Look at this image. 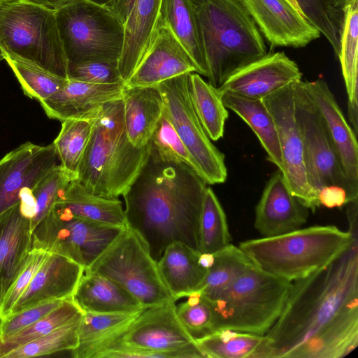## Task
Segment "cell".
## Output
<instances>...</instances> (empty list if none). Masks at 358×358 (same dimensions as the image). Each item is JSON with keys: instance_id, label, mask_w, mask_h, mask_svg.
I'll return each instance as SVG.
<instances>
[{"instance_id": "obj_21", "label": "cell", "mask_w": 358, "mask_h": 358, "mask_svg": "<svg viewBox=\"0 0 358 358\" xmlns=\"http://www.w3.org/2000/svg\"><path fill=\"white\" fill-rule=\"evenodd\" d=\"M84 270L68 257L49 253L9 315L43 302L71 298Z\"/></svg>"}, {"instance_id": "obj_14", "label": "cell", "mask_w": 358, "mask_h": 358, "mask_svg": "<svg viewBox=\"0 0 358 358\" xmlns=\"http://www.w3.org/2000/svg\"><path fill=\"white\" fill-rule=\"evenodd\" d=\"M115 342L145 350L181 352L188 358H206L179 320L175 301L145 309L108 345Z\"/></svg>"}, {"instance_id": "obj_32", "label": "cell", "mask_w": 358, "mask_h": 358, "mask_svg": "<svg viewBox=\"0 0 358 358\" xmlns=\"http://www.w3.org/2000/svg\"><path fill=\"white\" fill-rule=\"evenodd\" d=\"M206 358H273L266 336L230 329H217L196 340Z\"/></svg>"}, {"instance_id": "obj_26", "label": "cell", "mask_w": 358, "mask_h": 358, "mask_svg": "<svg viewBox=\"0 0 358 358\" xmlns=\"http://www.w3.org/2000/svg\"><path fill=\"white\" fill-rule=\"evenodd\" d=\"M124 122L129 141L136 148L149 144L164 111L156 87H125L122 92Z\"/></svg>"}, {"instance_id": "obj_47", "label": "cell", "mask_w": 358, "mask_h": 358, "mask_svg": "<svg viewBox=\"0 0 358 358\" xmlns=\"http://www.w3.org/2000/svg\"><path fill=\"white\" fill-rule=\"evenodd\" d=\"M63 301L52 300L43 302L3 318L0 329V338L11 336L38 322L59 307Z\"/></svg>"}, {"instance_id": "obj_16", "label": "cell", "mask_w": 358, "mask_h": 358, "mask_svg": "<svg viewBox=\"0 0 358 358\" xmlns=\"http://www.w3.org/2000/svg\"><path fill=\"white\" fill-rule=\"evenodd\" d=\"M262 36L272 47L303 48L319 30L286 0H243Z\"/></svg>"}, {"instance_id": "obj_45", "label": "cell", "mask_w": 358, "mask_h": 358, "mask_svg": "<svg viewBox=\"0 0 358 358\" xmlns=\"http://www.w3.org/2000/svg\"><path fill=\"white\" fill-rule=\"evenodd\" d=\"M50 252L31 249L17 277L10 287L0 306V315L6 318L24 292L37 271L46 260Z\"/></svg>"}, {"instance_id": "obj_42", "label": "cell", "mask_w": 358, "mask_h": 358, "mask_svg": "<svg viewBox=\"0 0 358 358\" xmlns=\"http://www.w3.org/2000/svg\"><path fill=\"white\" fill-rule=\"evenodd\" d=\"M77 178L57 165L32 189L36 203V211L30 222L31 231L50 212L67 185Z\"/></svg>"}, {"instance_id": "obj_53", "label": "cell", "mask_w": 358, "mask_h": 358, "mask_svg": "<svg viewBox=\"0 0 358 358\" xmlns=\"http://www.w3.org/2000/svg\"><path fill=\"white\" fill-rule=\"evenodd\" d=\"M101 5H106L110 0H90Z\"/></svg>"}, {"instance_id": "obj_29", "label": "cell", "mask_w": 358, "mask_h": 358, "mask_svg": "<svg viewBox=\"0 0 358 358\" xmlns=\"http://www.w3.org/2000/svg\"><path fill=\"white\" fill-rule=\"evenodd\" d=\"M144 310L133 313H83L78 330L79 345L71 350L72 357L94 358L113 340L124 333Z\"/></svg>"}, {"instance_id": "obj_38", "label": "cell", "mask_w": 358, "mask_h": 358, "mask_svg": "<svg viewBox=\"0 0 358 358\" xmlns=\"http://www.w3.org/2000/svg\"><path fill=\"white\" fill-rule=\"evenodd\" d=\"M83 312L71 298L38 322L6 338H0V358L10 351L41 338L82 315Z\"/></svg>"}, {"instance_id": "obj_9", "label": "cell", "mask_w": 358, "mask_h": 358, "mask_svg": "<svg viewBox=\"0 0 358 358\" xmlns=\"http://www.w3.org/2000/svg\"><path fill=\"white\" fill-rule=\"evenodd\" d=\"M84 271L110 278L145 308L176 302L162 278L157 262L140 236L128 227Z\"/></svg>"}, {"instance_id": "obj_31", "label": "cell", "mask_w": 358, "mask_h": 358, "mask_svg": "<svg viewBox=\"0 0 358 358\" xmlns=\"http://www.w3.org/2000/svg\"><path fill=\"white\" fill-rule=\"evenodd\" d=\"M221 95L225 107L236 113L251 128L265 150L268 160L282 172V158L276 125L263 101L229 92Z\"/></svg>"}, {"instance_id": "obj_22", "label": "cell", "mask_w": 358, "mask_h": 358, "mask_svg": "<svg viewBox=\"0 0 358 358\" xmlns=\"http://www.w3.org/2000/svg\"><path fill=\"white\" fill-rule=\"evenodd\" d=\"M124 83L97 84L66 80L64 85L40 101L49 118L61 122L85 116L102 105L122 98Z\"/></svg>"}, {"instance_id": "obj_30", "label": "cell", "mask_w": 358, "mask_h": 358, "mask_svg": "<svg viewBox=\"0 0 358 358\" xmlns=\"http://www.w3.org/2000/svg\"><path fill=\"white\" fill-rule=\"evenodd\" d=\"M158 22L172 31L194 62L198 73L206 77L196 0H162Z\"/></svg>"}, {"instance_id": "obj_41", "label": "cell", "mask_w": 358, "mask_h": 358, "mask_svg": "<svg viewBox=\"0 0 358 358\" xmlns=\"http://www.w3.org/2000/svg\"><path fill=\"white\" fill-rule=\"evenodd\" d=\"M81 316L82 315L46 335L10 351L3 358L45 357L76 348L79 345L78 330Z\"/></svg>"}, {"instance_id": "obj_50", "label": "cell", "mask_w": 358, "mask_h": 358, "mask_svg": "<svg viewBox=\"0 0 358 358\" xmlns=\"http://www.w3.org/2000/svg\"><path fill=\"white\" fill-rule=\"evenodd\" d=\"M52 10L60 8L76 0H29Z\"/></svg>"}, {"instance_id": "obj_43", "label": "cell", "mask_w": 358, "mask_h": 358, "mask_svg": "<svg viewBox=\"0 0 358 358\" xmlns=\"http://www.w3.org/2000/svg\"><path fill=\"white\" fill-rule=\"evenodd\" d=\"M150 145L159 157L167 162L184 163L195 171L194 163L167 117L164 110L150 139Z\"/></svg>"}, {"instance_id": "obj_12", "label": "cell", "mask_w": 358, "mask_h": 358, "mask_svg": "<svg viewBox=\"0 0 358 358\" xmlns=\"http://www.w3.org/2000/svg\"><path fill=\"white\" fill-rule=\"evenodd\" d=\"M294 108L310 186L318 194L324 186L339 185L346 190L349 202L358 199L345 177L324 120L302 80L295 83Z\"/></svg>"}, {"instance_id": "obj_54", "label": "cell", "mask_w": 358, "mask_h": 358, "mask_svg": "<svg viewBox=\"0 0 358 358\" xmlns=\"http://www.w3.org/2000/svg\"><path fill=\"white\" fill-rule=\"evenodd\" d=\"M4 59V54L2 50L0 48V62Z\"/></svg>"}, {"instance_id": "obj_18", "label": "cell", "mask_w": 358, "mask_h": 358, "mask_svg": "<svg viewBox=\"0 0 358 358\" xmlns=\"http://www.w3.org/2000/svg\"><path fill=\"white\" fill-rule=\"evenodd\" d=\"M193 72L198 73V70L189 55L172 31L157 22L146 52L124 86L155 87L163 81Z\"/></svg>"}, {"instance_id": "obj_7", "label": "cell", "mask_w": 358, "mask_h": 358, "mask_svg": "<svg viewBox=\"0 0 358 358\" xmlns=\"http://www.w3.org/2000/svg\"><path fill=\"white\" fill-rule=\"evenodd\" d=\"M291 283L254 266L210 301L214 331L226 329L266 335L282 313Z\"/></svg>"}, {"instance_id": "obj_44", "label": "cell", "mask_w": 358, "mask_h": 358, "mask_svg": "<svg viewBox=\"0 0 358 358\" xmlns=\"http://www.w3.org/2000/svg\"><path fill=\"white\" fill-rule=\"evenodd\" d=\"M176 313L195 341L214 331L212 303L202 295L200 301L196 305L189 306L185 302L176 306Z\"/></svg>"}, {"instance_id": "obj_33", "label": "cell", "mask_w": 358, "mask_h": 358, "mask_svg": "<svg viewBox=\"0 0 358 358\" xmlns=\"http://www.w3.org/2000/svg\"><path fill=\"white\" fill-rule=\"evenodd\" d=\"M248 256L229 243L214 253V262L196 291L210 301L217 299L245 271L253 267Z\"/></svg>"}, {"instance_id": "obj_1", "label": "cell", "mask_w": 358, "mask_h": 358, "mask_svg": "<svg viewBox=\"0 0 358 358\" xmlns=\"http://www.w3.org/2000/svg\"><path fill=\"white\" fill-rule=\"evenodd\" d=\"M266 336L273 358H343L358 345V239L327 266L292 282Z\"/></svg>"}, {"instance_id": "obj_23", "label": "cell", "mask_w": 358, "mask_h": 358, "mask_svg": "<svg viewBox=\"0 0 358 358\" xmlns=\"http://www.w3.org/2000/svg\"><path fill=\"white\" fill-rule=\"evenodd\" d=\"M30 222L20 203L0 216V306L31 250Z\"/></svg>"}, {"instance_id": "obj_8", "label": "cell", "mask_w": 358, "mask_h": 358, "mask_svg": "<svg viewBox=\"0 0 358 358\" xmlns=\"http://www.w3.org/2000/svg\"><path fill=\"white\" fill-rule=\"evenodd\" d=\"M55 13L67 64L119 62L125 27L106 6L76 0Z\"/></svg>"}, {"instance_id": "obj_27", "label": "cell", "mask_w": 358, "mask_h": 358, "mask_svg": "<svg viewBox=\"0 0 358 358\" xmlns=\"http://www.w3.org/2000/svg\"><path fill=\"white\" fill-rule=\"evenodd\" d=\"M200 252L180 242L169 245L157 262L162 278L176 301L196 291L208 269L198 262Z\"/></svg>"}, {"instance_id": "obj_35", "label": "cell", "mask_w": 358, "mask_h": 358, "mask_svg": "<svg viewBox=\"0 0 358 358\" xmlns=\"http://www.w3.org/2000/svg\"><path fill=\"white\" fill-rule=\"evenodd\" d=\"M340 60L348 103L358 102V0L343 8L340 35Z\"/></svg>"}, {"instance_id": "obj_5", "label": "cell", "mask_w": 358, "mask_h": 358, "mask_svg": "<svg viewBox=\"0 0 358 358\" xmlns=\"http://www.w3.org/2000/svg\"><path fill=\"white\" fill-rule=\"evenodd\" d=\"M196 10L213 87H220L234 72L267 53L243 0H196Z\"/></svg>"}, {"instance_id": "obj_24", "label": "cell", "mask_w": 358, "mask_h": 358, "mask_svg": "<svg viewBox=\"0 0 358 358\" xmlns=\"http://www.w3.org/2000/svg\"><path fill=\"white\" fill-rule=\"evenodd\" d=\"M162 0H136L124 24V48L118 69L125 83L146 52L158 22Z\"/></svg>"}, {"instance_id": "obj_37", "label": "cell", "mask_w": 358, "mask_h": 358, "mask_svg": "<svg viewBox=\"0 0 358 358\" xmlns=\"http://www.w3.org/2000/svg\"><path fill=\"white\" fill-rule=\"evenodd\" d=\"M225 213L213 190L207 187L199 221L200 252L214 254L231 243Z\"/></svg>"}, {"instance_id": "obj_49", "label": "cell", "mask_w": 358, "mask_h": 358, "mask_svg": "<svg viewBox=\"0 0 358 358\" xmlns=\"http://www.w3.org/2000/svg\"><path fill=\"white\" fill-rule=\"evenodd\" d=\"M20 208L25 217L32 220L36 215V203L31 189H23L20 195Z\"/></svg>"}, {"instance_id": "obj_2", "label": "cell", "mask_w": 358, "mask_h": 358, "mask_svg": "<svg viewBox=\"0 0 358 358\" xmlns=\"http://www.w3.org/2000/svg\"><path fill=\"white\" fill-rule=\"evenodd\" d=\"M206 185L192 167L162 159L150 145L147 162L122 196L127 227L136 232L157 262L174 242L200 252Z\"/></svg>"}, {"instance_id": "obj_13", "label": "cell", "mask_w": 358, "mask_h": 358, "mask_svg": "<svg viewBox=\"0 0 358 358\" xmlns=\"http://www.w3.org/2000/svg\"><path fill=\"white\" fill-rule=\"evenodd\" d=\"M296 82L284 86L262 100L276 125L283 164L282 173L288 188L304 206L313 212L320 206L317 194L310 186L306 178L303 141L295 116Z\"/></svg>"}, {"instance_id": "obj_15", "label": "cell", "mask_w": 358, "mask_h": 358, "mask_svg": "<svg viewBox=\"0 0 358 358\" xmlns=\"http://www.w3.org/2000/svg\"><path fill=\"white\" fill-rule=\"evenodd\" d=\"M53 143L45 146L29 141L0 159V216L20 203L24 189H32L57 164Z\"/></svg>"}, {"instance_id": "obj_19", "label": "cell", "mask_w": 358, "mask_h": 358, "mask_svg": "<svg viewBox=\"0 0 358 358\" xmlns=\"http://www.w3.org/2000/svg\"><path fill=\"white\" fill-rule=\"evenodd\" d=\"M308 209L290 192L278 169L267 181L255 208V227L263 237L298 229L307 222Z\"/></svg>"}, {"instance_id": "obj_51", "label": "cell", "mask_w": 358, "mask_h": 358, "mask_svg": "<svg viewBox=\"0 0 358 358\" xmlns=\"http://www.w3.org/2000/svg\"><path fill=\"white\" fill-rule=\"evenodd\" d=\"M198 262L202 267L208 269L214 262V254L207 252L200 253Z\"/></svg>"}, {"instance_id": "obj_20", "label": "cell", "mask_w": 358, "mask_h": 358, "mask_svg": "<svg viewBox=\"0 0 358 358\" xmlns=\"http://www.w3.org/2000/svg\"><path fill=\"white\" fill-rule=\"evenodd\" d=\"M327 126L341 166L352 194L358 196L357 135L347 122L327 83L321 79L306 81Z\"/></svg>"}, {"instance_id": "obj_55", "label": "cell", "mask_w": 358, "mask_h": 358, "mask_svg": "<svg viewBox=\"0 0 358 358\" xmlns=\"http://www.w3.org/2000/svg\"><path fill=\"white\" fill-rule=\"evenodd\" d=\"M3 321V317L0 315V329L2 324V322Z\"/></svg>"}, {"instance_id": "obj_40", "label": "cell", "mask_w": 358, "mask_h": 358, "mask_svg": "<svg viewBox=\"0 0 358 358\" xmlns=\"http://www.w3.org/2000/svg\"><path fill=\"white\" fill-rule=\"evenodd\" d=\"M286 1L319 30L338 57L343 12L334 8L330 0Z\"/></svg>"}, {"instance_id": "obj_11", "label": "cell", "mask_w": 358, "mask_h": 358, "mask_svg": "<svg viewBox=\"0 0 358 358\" xmlns=\"http://www.w3.org/2000/svg\"><path fill=\"white\" fill-rule=\"evenodd\" d=\"M189 73L163 81L155 87L162 96L164 113L189 152L196 172L207 184H221L227 177L224 155L213 144L195 113L189 93Z\"/></svg>"}, {"instance_id": "obj_6", "label": "cell", "mask_w": 358, "mask_h": 358, "mask_svg": "<svg viewBox=\"0 0 358 358\" xmlns=\"http://www.w3.org/2000/svg\"><path fill=\"white\" fill-rule=\"evenodd\" d=\"M0 48L67 78V59L55 10L29 0L0 3Z\"/></svg>"}, {"instance_id": "obj_17", "label": "cell", "mask_w": 358, "mask_h": 358, "mask_svg": "<svg viewBox=\"0 0 358 358\" xmlns=\"http://www.w3.org/2000/svg\"><path fill=\"white\" fill-rule=\"evenodd\" d=\"M301 78L298 64L285 52H267L234 72L217 90L221 94L229 92L262 99Z\"/></svg>"}, {"instance_id": "obj_46", "label": "cell", "mask_w": 358, "mask_h": 358, "mask_svg": "<svg viewBox=\"0 0 358 358\" xmlns=\"http://www.w3.org/2000/svg\"><path fill=\"white\" fill-rule=\"evenodd\" d=\"M67 78L97 84H115L122 80L118 62L94 61L67 64Z\"/></svg>"}, {"instance_id": "obj_34", "label": "cell", "mask_w": 358, "mask_h": 358, "mask_svg": "<svg viewBox=\"0 0 358 358\" xmlns=\"http://www.w3.org/2000/svg\"><path fill=\"white\" fill-rule=\"evenodd\" d=\"M189 93L195 113L208 138H222L229 113L217 88L206 82L199 73H189Z\"/></svg>"}, {"instance_id": "obj_4", "label": "cell", "mask_w": 358, "mask_h": 358, "mask_svg": "<svg viewBox=\"0 0 358 358\" xmlns=\"http://www.w3.org/2000/svg\"><path fill=\"white\" fill-rule=\"evenodd\" d=\"M347 215V231L334 225L312 226L247 240L238 247L262 271L293 282L327 266L349 248L357 235V212L351 210Z\"/></svg>"}, {"instance_id": "obj_28", "label": "cell", "mask_w": 358, "mask_h": 358, "mask_svg": "<svg viewBox=\"0 0 358 358\" xmlns=\"http://www.w3.org/2000/svg\"><path fill=\"white\" fill-rule=\"evenodd\" d=\"M54 207L76 217L102 224L127 227L122 203L89 192L77 180H72L62 192Z\"/></svg>"}, {"instance_id": "obj_48", "label": "cell", "mask_w": 358, "mask_h": 358, "mask_svg": "<svg viewBox=\"0 0 358 358\" xmlns=\"http://www.w3.org/2000/svg\"><path fill=\"white\" fill-rule=\"evenodd\" d=\"M320 206L327 208H341L349 203L346 190L336 185L322 187L317 194Z\"/></svg>"}, {"instance_id": "obj_52", "label": "cell", "mask_w": 358, "mask_h": 358, "mask_svg": "<svg viewBox=\"0 0 358 358\" xmlns=\"http://www.w3.org/2000/svg\"><path fill=\"white\" fill-rule=\"evenodd\" d=\"M351 0H330L334 8L343 12L344 6Z\"/></svg>"}, {"instance_id": "obj_36", "label": "cell", "mask_w": 358, "mask_h": 358, "mask_svg": "<svg viewBox=\"0 0 358 358\" xmlns=\"http://www.w3.org/2000/svg\"><path fill=\"white\" fill-rule=\"evenodd\" d=\"M93 124V119L89 114L82 117L64 120L60 131L52 143L60 165L76 178Z\"/></svg>"}, {"instance_id": "obj_39", "label": "cell", "mask_w": 358, "mask_h": 358, "mask_svg": "<svg viewBox=\"0 0 358 358\" xmlns=\"http://www.w3.org/2000/svg\"><path fill=\"white\" fill-rule=\"evenodd\" d=\"M3 54L24 94L30 99L40 102L48 98L60 90L67 80L15 55Z\"/></svg>"}, {"instance_id": "obj_3", "label": "cell", "mask_w": 358, "mask_h": 358, "mask_svg": "<svg viewBox=\"0 0 358 358\" xmlns=\"http://www.w3.org/2000/svg\"><path fill=\"white\" fill-rule=\"evenodd\" d=\"M87 114L94 124L76 180L94 194L118 199L147 162L150 143L139 148L129 141L122 98L109 101Z\"/></svg>"}, {"instance_id": "obj_25", "label": "cell", "mask_w": 358, "mask_h": 358, "mask_svg": "<svg viewBox=\"0 0 358 358\" xmlns=\"http://www.w3.org/2000/svg\"><path fill=\"white\" fill-rule=\"evenodd\" d=\"M71 299L83 313H133L146 309L115 282L87 271Z\"/></svg>"}, {"instance_id": "obj_10", "label": "cell", "mask_w": 358, "mask_h": 358, "mask_svg": "<svg viewBox=\"0 0 358 358\" xmlns=\"http://www.w3.org/2000/svg\"><path fill=\"white\" fill-rule=\"evenodd\" d=\"M126 227L73 217L52 206L31 231V249L63 255L85 269Z\"/></svg>"}]
</instances>
